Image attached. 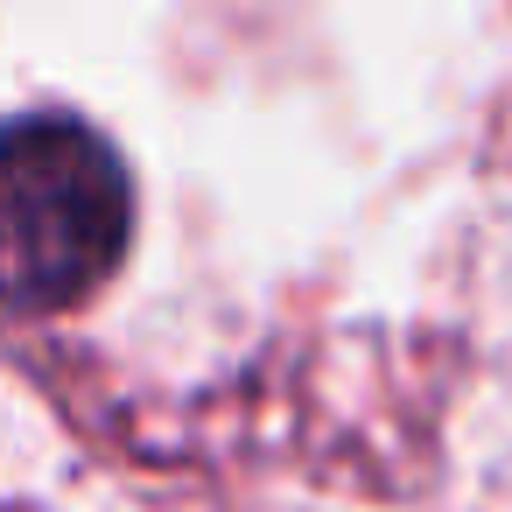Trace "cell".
I'll use <instances>...</instances> for the list:
<instances>
[{"instance_id": "cell-1", "label": "cell", "mask_w": 512, "mask_h": 512, "mask_svg": "<svg viewBox=\"0 0 512 512\" xmlns=\"http://www.w3.org/2000/svg\"><path fill=\"white\" fill-rule=\"evenodd\" d=\"M134 239L120 155L71 113L0 127V309L50 316L85 302Z\"/></svg>"}]
</instances>
